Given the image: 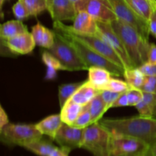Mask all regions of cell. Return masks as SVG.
Wrapping results in <instances>:
<instances>
[{
	"label": "cell",
	"mask_w": 156,
	"mask_h": 156,
	"mask_svg": "<svg viewBox=\"0 0 156 156\" xmlns=\"http://www.w3.org/2000/svg\"><path fill=\"white\" fill-rule=\"evenodd\" d=\"M55 41V32L54 30H51L47 27H45L42 39H41V44L39 47H44L46 50L51 48L53 47Z\"/></svg>",
	"instance_id": "836d02e7"
},
{
	"label": "cell",
	"mask_w": 156,
	"mask_h": 156,
	"mask_svg": "<svg viewBox=\"0 0 156 156\" xmlns=\"http://www.w3.org/2000/svg\"><path fill=\"white\" fill-rule=\"evenodd\" d=\"M111 142V133L96 122L85 129L82 148L94 156H110Z\"/></svg>",
	"instance_id": "5b68a950"
},
{
	"label": "cell",
	"mask_w": 156,
	"mask_h": 156,
	"mask_svg": "<svg viewBox=\"0 0 156 156\" xmlns=\"http://www.w3.org/2000/svg\"><path fill=\"white\" fill-rule=\"evenodd\" d=\"M83 108L84 106L73 101L71 99L67 101L63 107L61 108L59 114L62 123L69 125L73 124L82 111Z\"/></svg>",
	"instance_id": "ffe728a7"
},
{
	"label": "cell",
	"mask_w": 156,
	"mask_h": 156,
	"mask_svg": "<svg viewBox=\"0 0 156 156\" xmlns=\"http://www.w3.org/2000/svg\"><path fill=\"white\" fill-rule=\"evenodd\" d=\"M148 62L152 64H156V44L154 43H150Z\"/></svg>",
	"instance_id": "60d3db41"
},
{
	"label": "cell",
	"mask_w": 156,
	"mask_h": 156,
	"mask_svg": "<svg viewBox=\"0 0 156 156\" xmlns=\"http://www.w3.org/2000/svg\"><path fill=\"white\" fill-rule=\"evenodd\" d=\"M99 123L113 135L134 137L147 143L156 144V118L143 116L117 119H103Z\"/></svg>",
	"instance_id": "6da1fadb"
},
{
	"label": "cell",
	"mask_w": 156,
	"mask_h": 156,
	"mask_svg": "<svg viewBox=\"0 0 156 156\" xmlns=\"http://www.w3.org/2000/svg\"><path fill=\"white\" fill-rule=\"evenodd\" d=\"M55 32V41L53 47L48 49L62 66L63 70L74 72L88 70V67L78 55L71 44L59 34Z\"/></svg>",
	"instance_id": "52a82bcc"
},
{
	"label": "cell",
	"mask_w": 156,
	"mask_h": 156,
	"mask_svg": "<svg viewBox=\"0 0 156 156\" xmlns=\"http://www.w3.org/2000/svg\"><path fill=\"white\" fill-rule=\"evenodd\" d=\"M97 34L96 35L103 39L107 44L111 46V48L117 53L123 62L125 69L135 68L133 66L129 56H128L124 45L120 37L114 31L110 23H104L97 21Z\"/></svg>",
	"instance_id": "30bf717a"
},
{
	"label": "cell",
	"mask_w": 156,
	"mask_h": 156,
	"mask_svg": "<svg viewBox=\"0 0 156 156\" xmlns=\"http://www.w3.org/2000/svg\"><path fill=\"white\" fill-rule=\"evenodd\" d=\"M42 137L43 135L35 124L9 123L0 130L1 142L9 146L24 147Z\"/></svg>",
	"instance_id": "277c9868"
},
{
	"label": "cell",
	"mask_w": 156,
	"mask_h": 156,
	"mask_svg": "<svg viewBox=\"0 0 156 156\" xmlns=\"http://www.w3.org/2000/svg\"><path fill=\"white\" fill-rule=\"evenodd\" d=\"M145 156H151V155H150V154H149V152H147V153H146V155H145Z\"/></svg>",
	"instance_id": "7dc6e473"
},
{
	"label": "cell",
	"mask_w": 156,
	"mask_h": 156,
	"mask_svg": "<svg viewBox=\"0 0 156 156\" xmlns=\"http://www.w3.org/2000/svg\"><path fill=\"white\" fill-rule=\"evenodd\" d=\"M127 95L129 106H134L140 103L143 98V92L139 88H132L131 87L127 91H126Z\"/></svg>",
	"instance_id": "1f68e13d"
},
{
	"label": "cell",
	"mask_w": 156,
	"mask_h": 156,
	"mask_svg": "<svg viewBox=\"0 0 156 156\" xmlns=\"http://www.w3.org/2000/svg\"><path fill=\"white\" fill-rule=\"evenodd\" d=\"M76 11L88 12L97 21L111 23L117 19L108 0H81L75 4Z\"/></svg>",
	"instance_id": "8fae6325"
},
{
	"label": "cell",
	"mask_w": 156,
	"mask_h": 156,
	"mask_svg": "<svg viewBox=\"0 0 156 156\" xmlns=\"http://www.w3.org/2000/svg\"><path fill=\"white\" fill-rule=\"evenodd\" d=\"M149 27L150 34L156 38V8H154L149 21Z\"/></svg>",
	"instance_id": "f35d334b"
},
{
	"label": "cell",
	"mask_w": 156,
	"mask_h": 156,
	"mask_svg": "<svg viewBox=\"0 0 156 156\" xmlns=\"http://www.w3.org/2000/svg\"><path fill=\"white\" fill-rule=\"evenodd\" d=\"M62 121L60 114H52L35 124L37 129L42 135L47 136L51 140H54L58 130L62 126Z\"/></svg>",
	"instance_id": "e0dca14e"
},
{
	"label": "cell",
	"mask_w": 156,
	"mask_h": 156,
	"mask_svg": "<svg viewBox=\"0 0 156 156\" xmlns=\"http://www.w3.org/2000/svg\"><path fill=\"white\" fill-rule=\"evenodd\" d=\"M129 106V101H128L127 95L126 92H123L119 96L118 98L116 100L114 105H112V108H121V107H127Z\"/></svg>",
	"instance_id": "74e56055"
},
{
	"label": "cell",
	"mask_w": 156,
	"mask_h": 156,
	"mask_svg": "<svg viewBox=\"0 0 156 156\" xmlns=\"http://www.w3.org/2000/svg\"><path fill=\"white\" fill-rule=\"evenodd\" d=\"M85 129H79L62 123L58 130L54 141L62 149L71 152L73 149L82 148Z\"/></svg>",
	"instance_id": "7c38bea8"
},
{
	"label": "cell",
	"mask_w": 156,
	"mask_h": 156,
	"mask_svg": "<svg viewBox=\"0 0 156 156\" xmlns=\"http://www.w3.org/2000/svg\"><path fill=\"white\" fill-rule=\"evenodd\" d=\"M42 62L47 66V72L44 79L46 80H53L57 77V71L63 70L62 66L59 61L50 53L48 50H44L42 53Z\"/></svg>",
	"instance_id": "7402d4cb"
},
{
	"label": "cell",
	"mask_w": 156,
	"mask_h": 156,
	"mask_svg": "<svg viewBox=\"0 0 156 156\" xmlns=\"http://www.w3.org/2000/svg\"><path fill=\"white\" fill-rule=\"evenodd\" d=\"M91 123H92V120H91V114H90L89 111L84 107L82 111L80 113L76 121L71 126L79 128V129H85Z\"/></svg>",
	"instance_id": "f546056e"
},
{
	"label": "cell",
	"mask_w": 156,
	"mask_h": 156,
	"mask_svg": "<svg viewBox=\"0 0 156 156\" xmlns=\"http://www.w3.org/2000/svg\"><path fill=\"white\" fill-rule=\"evenodd\" d=\"M138 68L145 76H156V64H152L147 62Z\"/></svg>",
	"instance_id": "8d00e7d4"
},
{
	"label": "cell",
	"mask_w": 156,
	"mask_h": 156,
	"mask_svg": "<svg viewBox=\"0 0 156 156\" xmlns=\"http://www.w3.org/2000/svg\"><path fill=\"white\" fill-rule=\"evenodd\" d=\"M131 87L129 86V84L126 81H123L121 79L112 77L108 82L105 90H110V91L118 93H123L127 91Z\"/></svg>",
	"instance_id": "f1b7e54d"
},
{
	"label": "cell",
	"mask_w": 156,
	"mask_h": 156,
	"mask_svg": "<svg viewBox=\"0 0 156 156\" xmlns=\"http://www.w3.org/2000/svg\"><path fill=\"white\" fill-rule=\"evenodd\" d=\"M28 31L27 27L20 20H10L1 24L0 37L1 41H6L9 38Z\"/></svg>",
	"instance_id": "d6986e66"
},
{
	"label": "cell",
	"mask_w": 156,
	"mask_h": 156,
	"mask_svg": "<svg viewBox=\"0 0 156 156\" xmlns=\"http://www.w3.org/2000/svg\"><path fill=\"white\" fill-rule=\"evenodd\" d=\"M122 93L115 92V91H110V90H103L100 92L101 96L103 98L104 101L106 104L107 110H109L110 108H112V105H114V102L116 101L119 96Z\"/></svg>",
	"instance_id": "d6a6232c"
},
{
	"label": "cell",
	"mask_w": 156,
	"mask_h": 156,
	"mask_svg": "<svg viewBox=\"0 0 156 156\" xmlns=\"http://www.w3.org/2000/svg\"><path fill=\"white\" fill-rule=\"evenodd\" d=\"M121 39L133 67L141 66L148 62L150 43L134 27L120 19L110 23Z\"/></svg>",
	"instance_id": "7a4b0ae2"
},
{
	"label": "cell",
	"mask_w": 156,
	"mask_h": 156,
	"mask_svg": "<svg viewBox=\"0 0 156 156\" xmlns=\"http://www.w3.org/2000/svg\"><path fill=\"white\" fill-rule=\"evenodd\" d=\"M9 123V119L7 113L5 111L2 105L0 106V130Z\"/></svg>",
	"instance_id": "ab89813d"
},
{
	"label": "cell",
	"mask_w": 156,
	"mask_h": 156,
	"mask_svg": "<svg viewBox=\"0 0 156 156\" xmlns=\"http://www.w3.org/2000/svg\"><path fill=\"white\" fill-rule=\"evenodd\" d=\"M149 149L147 143L139 139L111 134L110 156H145Z\"/></svg>",
	"instance_id": "ba28073f"
},
{
	"label": "cell",
	"mask_w": 156,
	"mask_h": 156,
	"mask_svg": "<svg viewBox=\"0 0 156 156\" xmlns=\"http://www.w3.org/2000/svg\"><path fill=\"white\" fill-rule=\"evenodd\" d=\"M53 29H59V30L66 32L67 34L73 36V37L76 38L77 40L80 41L81 42L86 44L88 47L92 49L94 51L100 54L101 56H104L111 62H114L116 65L119 66L120 67H122L125 69V67L120 56L111 48V46L108 45L100 37L97 36V35H85L75 33L72 30L71 26L66 25L64 23H62V21H53Z\"/></svg>",
	"instance_id": "8992f818"
},
{
	"label": "cell",
	"mask_w": 156,
	"mask_h": 156,
	"mask_svg": "<svg viewBox=\"0 0 156 156\" xmlns=\"http://www.w3.org/2000/svg\"><path fill=\"white\" fill-rule=\"evenodd\" d=\"M100 92L101 91L96 89L86 80L78 88L70 99L82 106H85Z\"/></svg>",
	"instance_id": "ac0fdd59"
},
{
	"label": "cell",
	"mask_w": 156,
	"mask_h": 156,
	"mask_svg": "<svg viewBox=\"0 0 156 156\" xmlns=\"http://www.w3.org/2000/svg\"><path fill=\"white\" fill-rule=\"evenodd\" d=\"M85 82H74V83H69V84H63V85H59L58 88V98H59V107L62 108L63 105L66 103L68 100H69L72 98V96L78 90V88Z\"/></svg>",
	"instance_id": "484cf974"
},
{
	"label": "cell",
	"mask_w": 156,
	"mask_h": 156,
	"mask_svg": "<svg viewBox=\"0 0 156 156\" xmlns=\"http://www.w3.org/2000/svg\"><path fill=\"white\" fill-rule=\"evenodd\" d=\"M47 10L53 21H73L77 12L70 0H47Z\"/></svg>",
	"instance_id": "4fadbf2b"
},
{
	"label": "cell",
	"mask_w": 156,
	"mask_h": 156,
	"mask_svg": "<svg viewBox=\"0 0 156 156\" xmlns=\"http://www.w3.org/2000/svg\"><path fill=\"white\" fill-rule=\"evenodd\" d=\"M140 116L147 117H155L156 110V94L143 92V98L135 106Z\"/></svg>",
	"instance_id": "44dd1931"
},
{
	"label": "cell",
	"mask_w": 156,
	"mask_h": 156,
	"mask_svg": "<svg viewBox=\"0 0 156 156\" xmlns=\"http://www.w3.org/2000/svg\"><path fill=\"white\" fill-rule=\"evenodd\" d=\"M126 2L137 15L149 22L154 9L150 0H126Z\"/></svg>",
	"instance_id": "cb8c5ba5"
},
{
	"label": "cell",
	"mask_w": 156,
	"mask_h": 156,
	"mask_svg": "<svg viewBox=\"0 0 156 156\" xmlns=\"http://www.w3.org/2000/svg\"><path fill=\"white\" fill-rule=\"evenodd\" d=\"M84 107L89 111L91 116L92 123L100 121L103 117L104 114L108 111L106 104L104 101L100 93L97 94L88 105Z\"/></svg>",
	"instance_id": "603a6c76"
},
{
	"label": "cell",
	"mask_w": 156,
	"mask_h": 156,
	"mask_svg": "<svg viewBox=\"0 0 156 156\" xmlns=\"http://www.w3.org/2000/svg\"><path fill=\"white\" fill-rule=\"evenodd\" d=\"M150 1L152 3V5H153V7L156 8V0H150Z\"/></svg>",
	"instance_id": "f6af8a7d"
},
{
	"label": "cell",
	"mask_w": 156,
	"mask_h": 156,
	"mask_svg": "<svg viewBox=\"0 0 156 156\" xmlns=\"http://www.w3.org/2000/svg\"><path fill=\"white\" fill-rule=\"evenodd\" d=\"M88 81L91 85L101 91L106 89L107 85L113 76L108 69L101 67L91 66L88 69Z\"/></svg>",
	"instance_id": "2e32d148"
},
{
	"label": "cell",
	"mask_w": 156,
	"mask_h": 156,
	"mask_svg": "<svg viewBox=\"0 0 156 156\" xmlns=\"http://www.w3.org/2000/svg\"><path fill=\"white\" fill-rule=\"evenodd\" d=\"M53 30L62 35L71 44L72 47L75 49V50L78 53V55L80 56L81 59L88 66V69L91 66L101 67V68L108 69L113 76H118V77L123 76V74H124L125 72V69L123 68L120 67L114 62L108 60L104 56H101L100 54L94 51L92 49L88 47L86 44L81 42L76 38L73 37V36L67 34L66 32L59 30V29H53Z\"/></svg>",
	"instance_id": "3957f363"
},
{
	"label": "cell",
	"mask_w": 156,
	"mask_h": 156,
	"mask_svg": "<svg viewBox=\"0 0 156 156\" xmlns=\"http://www.w3.org/2000/svg\"><path fill=\"white\" fill-rule=\"evenodd\" d=\"M5 1V0H0V7H1V10L2 9V6H3V4H4Z\"/></svg>",
	"instance_id": "ee69618b"
},
{
	"label": "cell",
	"mask_w": 156,
	"mask_h": 156,
	"mask_svg": "<svg viewBox=\"0 0 156 156\" xmlns=\"http://www.w3.org/2000/svg\"><path fill=\"white\" fill-rule=\"evenodd\" d=\"M156 117V110H155V117Z\"/></svg>",
	"instance_id": "c3c4849f"
},
{
	"label": "cell",
	"mask_w": 156,
	"mask_h": 156,
	"mask_svg": "<svg viewBox=\"0 0 156 156\" xmlns=\"http://www.w3.org/2000/svg\"><path fill=\"white\" fill-rule=\"evenodd\" d=\"M1 44L10 53L17 55L28 54L33 51L37 45L33 35L29 31L17 35L6 41H1Z\"/></svg>",
	"instance_id": "5bb4252c"
},
{
	"label": "cell",
	"mask_w": 156,
	"mask_h": 156,
	"mask_svg": "<svg viewBox=\"0 0 156 156\" xmlns=\"http://www.w3.org/2000/svg\"><path fill=\"white\" fill-rule=\"evenodd\" d=\"M70 1H71V2H73L74 3V4H76V3H77L78 2L81 1V0H70Z\"/></svg>",
	"instance_id": "bcb514c9"
},
{
	"label": "cell",
	"mask_w": 156,
	"mask_h": 156,
	"mask_svg": "<svg viewBox=\"0 0 156 156\" xmlns=\"http://www.w3.org/2000/svg\"><path fill=\"white\" fill-rule=\"evenodd\" d=\"M45 27L43 24H41V23L38 22L37 24H35L34 26H33L31 30V34L33 35V37L34 39L35 43L37 46H40L41 42V39H42L43 34H44V30H45Z\"/></svg>",
	"instance_id": "d590c367"
},
{
	"label": "cell",
	"mask_w": 156,
	"mask_h": 156,
	"mask_svg": "<svg viewBox=\"0 0 156 156\" xmlns=\"http://www.w3.org/2000/svg\"><path fill=\"white\" fill-rule=\"evenodd\" d=\"M139 89L143 92L156 94V76H146L143 85Z\"/></svg>",
	"instance_id": "e575fe53"
},
{
	"label": "cell",
	"mask_w": 156,
	"mask_h": 156,
	"mask_svg": "<svg viewBox=\"0 0 156 156\" xmlns=\"http://www.w3.org/2000/svg\"><path fill=\"white\" fill-rule=\"evenodd\" d=\"M56 146L43 139L36 140L24 146V149L39 156H49Z\"/></svg>",
	"instance_id": "d4e9b609"
},
{
	"label": "cell",
	"mask_w": 156,
	"mask_h": 156,
	"mask_svg": "<svg viewBox=\"0 0 156 156\" xmlns=\"http://www.w3.org/2000/svg\"><path fill=\"white\" fill-rule=\"evenodd\" d=\"M71 28L75 33L85 35H96L97 21L85 11H77Z\"/></svg>",
	"instance_id": "9a60e30c"
},
{
	"label": "cell",
	"mask_w": 156,
	"mask_h": 156,
	"mask_svg": "<svg viewBox=\"0 0 156 156\" xmlns=\"http://www.w3.org/2000/svg\"><path fill=\"white\" fill-rule=\"evenodd\" d=\"M70 152L62 148L55 147V149L52 151L51 153L49 156H69V154Z\"/></svg>",
	"instance_id": "b9f144b4"
},
{
	"label": "cell",
	"mask_w": 156,
	"mask_h": 156,
	"mask_svg": "<svg viewBox=\"0 0 156 156\" xmlns=\"http://www.w3.org/2000/svg\"><path fill=\"white\" fill-rule=\"evenodd\" d=\"M123 77L129 86L132 88H140L144 82L146 76L142 73L138 67H136L125 70Z\"/></svg>",
	"instance_id": "4316f807"
},
{
	"label": "cell",
	"mask_w": 156,
	"mask_h": 156,
	"mask_svg": "<svg viewBox=\"0 0 156 156\" xmlns=\"http://www.w3.org/2000/svg\"><path fill=\"white\" fill-rule=\"evenodd\" d=\"M12 12L15 18L20 21H22L30 17L27 8L21 0H18L17 2L12 7Z\"/></svg>",
	"instance_id": "4dcf8cb0"
},
{
	"label": "cell",
	"mask_w": 156,
	"mask_h": 156,
	"mask_svg": "<svg viewBox=\"0 0 156 156\" xmlns=\"http://www.w3.org/2000/svg\"><path fill=\"white\" fill-rule=\"evenodd\" d=\"M117 19H120L135 27L143 37L149 40V22L137 15L128 5L126 0H108Z\"/></svg>",
	"instance_id": "9c48e42d"
},
{
	"label": "cell",
	"mask_w": 156,
	"mask_h": 156,
	"mask_svg": "<svg viewBox=\"0 0 156 156\" xmlns=\"http://www.w3.org/2000/svg\"><path fill=\"white\" fill-rule=\"evenodd\" d=\"M149 153L150 154L151 156H156V144L151 146L149 150Z\"/></svg>",
	"instance_id": "7bdbcfd3"
},
{
	"label": "cell",
	"mask_w": 156,
	"mask_h": 156,
	"mask_svg": "<svg viewBox=\"0 0 156 156\" xmlns=\"http://www.w3.org/2000/svg\"><path fill=\"white\" fill-rule=\"evenodd\" d=\"M27 8L30 16L37 17L47 10V0H21Z\"/></svg>",
	"instance_id": "83f0119b"
}]
</instances>
